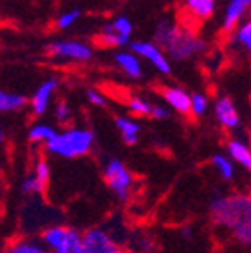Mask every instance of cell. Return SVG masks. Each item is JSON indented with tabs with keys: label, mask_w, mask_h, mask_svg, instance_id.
Instances as JSON below:
<instances>
[{
	"label": "cell",
	"mask_w": 251,
	"mask_h": 253,
	"mask_svg": "<svg viewBox=\"0 0 251 253\" xmlns=\"http://www.w3.org/2000/svg\"><path fill=\"white\" fill-rule=\"evenodd\" d=\"M212 225L230 232L232 239L243 246L251 243V197L248 194L218 195L209 202Z\"/></svg>",
	"instance_id": "obj_1"
},
{
	"label": "cell",
	"mask_w": 251,
	"mask_h": 253,
	"mask_svg": "<svg viewBox=\"0 0 251 253\" xmlns=\"http://www.w3.org/2000/svg\"><path fill=\"white\" fill-rule=\"evenodd\" d=\"M95 144V135L90 128L72 126L56 132L55 137L47 142L46 151L60 158H81L86 157Z\"/></svg>",
	"instance_id": "obj_2"
},
{
	"label": "cell",
	"mask_w": 251,
	"mask_h": 253,
	"mask_svg": "<svg viewBox=\"0 0 251 253\" xmlns=\"http://www.w3.org/2000/svg\"><path fill=\"white\" fill-rule=\"evenodd\" d=\"M162 51H165L176 62H185L208 51V44L206 41L199 39L192 30L176 25L167 42L162 46Z\"/></svg>",
	"instance_id": "obj_3"
},
{
	"label": "cell",
	"mask_w": 251,
	"mask_h": 253,
	"mask_svg": "<svg viewBox=\"0 0 251 253\" xmlns=\"http://www.w3.org/2000/svg\"><path fill=\"white\" fill-rule=\"evenodd\" d=\"M104 181L120 201H128L132 197L135 178L126 164H123L120 158H111L104 164Z\"/></svg>",
	"instance_id": "obj_4"
},
{
	"label": "cell",
	"mask_w": 251,
	"mask_h": 253,
	"mask_svg": "<svg viewBox=\"0 0 251 253\" xmlns=\"http://www.w3.org/2000/svg\"><path fill=\"white\" fill-rule=\"evenodd\" d=\"M81 248L84 253H116L122 246L106 229L91 227L81 234Z\"/></svg>",
	"instance_id": "obj_5"
},
{
	"label": "cell",
	"mask_w": 251,
	"mask_h": 253,
	"mask_svg": "<svg viewBox=\"0 0 251 253\" xmlns=\"http://www.w3.org/2000/svg\"><path fill=\"white\" fill-rule=\"evenodd\" d=\"M46 51L47 55L55 58L76 60V62H86L93 55L91 47L81 41H55L47 44Z\"/></svg>",
	"instance_id": "obj_6"
},
{
	"label": "cell",
	"mask_w": 251,
	"mask_h": 253,
	"mask_svg": "<svg viewBox=\"0 0 251 253\" xmlns=\"http://www.w3.org/2000/svg\"><path fill=\"white\" fill-rule=\"evenodd\" d=\"M51 178V167L46 158H37L34 164V169L27 174L21 181V192L27 195H37L42 194L47 188V183Z\"/></svg>",
	"instance_id": "obj_7"
},
{
	"label": "cell",
	"mask_w": 251,
	"mask_h": 253,
	"mask_svg": "<svg viewBox=\"0 0 251 253\" xmlns=\"http://www.w3.org/2000/svg\"><path fill=\"white\" fill-rule=\"evenodd\" d=\"M130 49L135 56H142L144 60H148L158 72L162 74L169 76L172 72V67H170V62L167 60L165 53L162 51L160 47L155 42H148V41H133L130 42Z\"/></svg>",
	"instance_id": "obj_8"
},
{
	"label": "cell",
	"mask_w": 251,
	"mask_h": 253,
	"mask_svg": "<svg viewBox=\"0 0 251 253\" xmlns=\"http://www.w3.org/2000/svg\"><path fill=\"white\" fill-rule=\"evenodd\" d=\"M214 115L216 120L223 126L225 130H236L241 125V116L237 111L236 104L232 102V99L228 97H220L214 102Z\"/></svg>",
	"instance_id": "obj_9"
},
{
	"label": "cell",
	"mask_w": 251,
	"mask_h": 253,
	"mask_svg": "<svg viewBox=\"0 0 251 253\" xmlns=\"http://www.w3.org/2000/svg\"><path fill=\"white\" fill-rule=\"evenodd\" d=\"M56 88H58V81L56 79H46L42 84L36 90L32 100H28V106H30L34 116H42L46 115V111L49 109V104H51L53 95H55Z\"/></svg>",
	"instance_id": "obj_10"
},
{
	"label": "cell",
	"mask_w": 251,
	"mask_h": 253,
	"mask_svg": "<svg viewBox=\"0 0 251 253\" xmlns=\"http://www.w3.org/2000/svg\"><path fill=\"white\" fill-rule=\"evenodd\" d=\"M74 232L72 227L67 225H49L42 230V234L39 236L41 243L46 246L51 253H55L56 250H60L67 243V239L71 237V234Z\"/></svg>",
	"instance_id": "obj_11"
},
{
	"label": "cell",
	"mask_w": 251,
	"mask_h": 253,
	"mask_svg": "<svg viewBox=\"0 0 251 253\" xmlns=\"http://www.w3.org/2000/svg\"><path fill=\"white\" fill-rule=\"evenodd\" d=\"M162 97L169 109H174L183 116L190 115V93L186 90L179 86H165L162 88Z\"/></svg>",
	"instance_id": "obj_12"
},
{
	"label": "cell",
	"mask_w": 251,
	"mask_h": 253,
	"mask_svg": "<svg viewBox=\"0 0 251 253\" xmlns=\"http://www.w3.org/2000/svg\"><path fill=\"white\" fill-rule=\"evenodd\" d=\"M225 155L230 158L234 166L237 164V166H241L246 170L251 169V150L241 139H230L227 142V153Z\"/></svg>",
	"instance_id": "obj_13"
},
{
	"label": "cell",
	"mask_w": 251,
	"mask_h": 253,
	"mask_svg": "<svg viewBox=\"0 0 251 253\" xmlns=\"http://www.w3.org/2000/svg\"><path fill=\"white\" fill-rule=\"evenodd\" d=\"M251 5V0H230L225 9V16H223V28L225 32H232L234 28L237 27V23L241 21L244 14L248 12Z\"/></svg>",
	"instance_id": "obj_14"
},
{
	"label": "cell",
	"mask_w": 251,
	"mask_h": 253,
	"mask_svg": "<svg viewBox=\"0 0 251 253\" xmlns=\"http://www.w3.org/2000/svg\"><path fill=\"white\" fill-rule=\"evenodd\" d=\"M4 253H51L39 237H18L5 246Z\"/></svg>",
	"instance_id": "obj_15"
},
{
	"label": "cell",
	"mask_w": 251,
	"mask_h": 253,
	"mask_svg": "<svg viewBox=\"0 0 251 253\" xmlns=\"http://www.w3.org/2000/svg\"><path fill=\"white\" fill-rule=\"evenodd\" d=\"M114 62L118 63L122 71L128 76L130 79L142 78V65L139 56H135L132 51H118L114 55Z\"/></svg>",
	"instance_id": "obj_16"
},
{
	"label": "cell",
	"mask_w": 251,
	"mask_h": 253,
	"mask_svg": "<svg viewBox=\"0 0 251 253\" xmlns=\"http://www.w3.org/2000/svg\"><path fill=\"white\" fill-rule=\"evenodd\" d=\"M114 125L118 126L120 134L126 144H137L139 135H141V125L137 120L130 118V116H118L114 120Z\"/></svg>",
	"instance_id": "obj_17"
},
{
	"label": "cell",
	"mask_w": 251,
	"mask_h": 253,
	"mask_svg": "<svg viewBox=\"0 0 251 253\" xmlns=\"http://www.w3.org/2000/svg\"><path fill=\"white\" fill-rule=\"evenodd\" d=\"M28 106V99L21 93L0 90V113H16Z\"/></svg>",
	"instance_id": "obj_18"
},
{
	"label": "cell",
	"mask_w": 251,
	"mask_h": 253,
	"mask_svg": "<svg viewBox=\"0 0 251 253\" xmlns=\"http://www.w3.org/2000/svg\"><path fill=\"white\" fill-rule=\"evenodd\" d=\"M185 9L195 20H208L214 12V0H183Z\"/></svg>",
	"instance_id": "obj_19"
},
{
	"label": "cell",
	"mask_w": 251,
	"mask_h": 253,
	"mask_svg": "<svg viewBox=\"0 0 251 253\" xmlns=\"http://www.w3.org/2000/svg\"><path fill=\"white\" fill-rule=\"evenodd\" d=\"M211 167L214 172L225 181H232L236 178V166L232 164V160L225 153H214L211 157Z\"/></svg>",
	"instance_id": "obj_20"
},
{
	"label": "cell",
	"mask_w": 251,
	"mask_h": 253,
	"mask_svg": "<svg viewBox=\"0 0 251 253\" xmlns=\"http://www.w3.org/2000/svg\"><path fill=\"white\" fill-rule=\"evenodd\" d=\"M55 134L56 130L49 123H34L28 128V141L32 144H42V146H46L47 142L55 137Z\"/></svg>",
	"instance_id": "obj_21"
},
{
	"label": "cell",
	"mask_w": 251,
	"mask_h": 253,
	"mask_svg": "<svg viewBox=\"0 0 251 253\" xmlns=\"http://www.w3.org/2000/svg\"><path fill=\"white\" fill-rule=\"evenodd\" d=\"M98 41H100L104 46H109V47H120V46L130 44L128 37H123V36H120V34H116L109 25H104L102 32H100V36H98Z\"/></svg>",
	"instance_id": "obj_22"
},
{
	"label": "cell",
	"mask_w": 251,
	"mask_h": 253,
	"mask_svg": "<svg viewBox=\"0 0 251 253\" xmlns=\"http://www.w3.org/2000/svg\"><path fill=\"white\" fill-rule=\"evenodd\" d=\"M209 109V100L204 93H193L190 95V115L200 118L204 116Z\"/></svg>",
	"instance_id": "obj_23"
},
{
	"label": "cell",
	"mask_w": 251,
	"mask_h": 253,
	"mask_svg": "<svg viewBox=\"0 0 251 253\" xmlns=\"http://www.w3.org/2000/svg\"><path fill=\"white\" fill-rule=\"evenodd\" d=\"M174 28H176V23H174V21H170V20L158 21L157 28H155V41H157V46L160 47V49H162V46L167 42V39L170 37Z\"/></svg>",
	"instance_id": "obj_24"
},
{
	"label": "cell",
	"mask_w": 251,
	"mask_h": 253,
	"mask_svg": "<svg viewBox=\"0 0 251 253\" xmlns=\"http://www.w3.org/2000/svg\"><path fill=\"white\" fill-rule=\"evenodd\" d=\"M151 107H153V104H149L148 100L141 99V97H132L128 100V111L135 116H149Z\"/></svg>",
	"instance_id": "obj_25"
},
{
	"label": "cell",
	"mask_w": 251,
	"mask_h": 253,
	"mask_svg": "<svg viewBox=\"0 0 251 253\" xmlns=\"http://www.w3.org/2000/svg\"><path fill=\"white\" fill-rule=\"evenodd\" d=\"M107 25H109L116 34H120V36L128 37V39H130V36H132V30H133L132 21H130L126 16H118V18H114V20Z\"/></svg>",
	"instance_id": "obj_26"
},
{
	"label": "cell",
	"mask_w": 251,
	"mask_h": 253,
	"mask_svg": "<svg viewBox=\"0 0 251 253\" xmlns=\"http://www.w3.org/2000/svg\"><path fill=\"white\" fill-rule=\"evenodd\" d=\"M234 39H236L237 44L244 46V49H246V51H250V49H251V23H250V21H244V23L237 28Z\"/></svg>",
	"instance_id": "obj_27"
},
{
	"label": "cell",
	"mask_w": 251,
	"mask_h": 253,
	"mask_svg": "<svg viewBox=\"0 0 251 253\" xmlns=\"http://www.w3.org/2000/svg\"><path fill=\"white\" fill-rule=\"evenodd\" d=\"M55 253H84L81 248V234L78 230L71 234V237L67 239V243L60 250H56Z\"/></svg>",
	"instance_id": "obj_28"
},
{
	"label": "cell",
	"mask_w": 251,
	"mask_h": 253,
	"mask_svg": "<svg viewBox=\"0 0 251 253\" xmlns=\"http://www.w3.org/2000/svg\"><path fill=\"white\" fill-rule=\"evenodd\" d=\"M55 118H56V122L62 123V125L71 123L72 111H71V107H69V104H67L65 100H58V102L55 104Z\"/></svg>",
	"instance_id": "obj_29"
},
{
	"label": "cell",
	"mask_w": 251,
	"mask_h": 253,
	"mask_svg": "<svg viewBox=\"0 0 251 253\" xmlns=\"http://www.w3.org/2000/svg\"><path fill=\"white\" fill-rule=\"evenodd\" d=\"M79 9H72V11H67L63 12V14L58 16V20H56V28H60V30H65V28L72 27V25L78 21L79 18Z\"/></svg>",
	"instance_id": "obj_30"
},
{
	"label": "cell",
	"mask_w": 251,
	"mask_h": 253,
	"mask_svg": "<svg viewBox=\"0 0 251 253\" xmlns=\"http://www.w3.org/2000/svg\"><path fill=\"white\" fill-rule=\"evenodd\" d=\"M151 118L155 120H167L170 116V109L167 106H162V104H157V106L151 107Z\"/></svg>",
	"instance_id": "obj_31"
},
{
	"label": "cell",
	"mask_w": 251,
	"mask_h": 253,
	"mask_svg": "<svg viewBox=\"0 0 251 253\" xmlns=\"http://www.w3.org/2000/svg\"><path fill=\"white\" fill-rule=\"evenodd\" d=\"M86 97H88V100H90L93 106H98V107H104L107 104V100H106V97H104L100 91H97V90H88L86 91Z\"/></svg>",
	"instance_id": "obj_32"
},
{
	"label": "cell",
	"mask_w": 251,
	"mask_h": 253,
	"mask_svg": "<svg viewBox=\"0 0 251 253\" xmlns=\"http://www.w3.org/2000/svg\"><path fill=\"white\" fill-rule=\"evenodd\" d=\"M181 236H183V239H192L193 237V227L192 225H186V227H183L181 229Z\"/></svg>",
	"instance_id": "obj_33"
},
{
	"label": "cell",
	"mask_w": 251,
	"mask_h": 253,
	"mask_svg": "<svg viewBox=\"0 0 251 253\" xmlns=\"http://www.w3.org/2000/svg\"><path fill=\"white\" fill-rule=\"evenodd\" d=\"M2 141H4V130H2V126H0V144H2Z\"/></svg>",
	"instance_id": "obj_34"
},
{
	"label": "cell",
	"mask_w": 251,
	"mask_h": 253,
	"mask_svg": "<svg viewBox=\"0 0 251 253\" xmlns=\"http://www.w3.org/2000/svg\"><path fill=\"white\" fill-rule=\"evenodd\" d=\"M116 253H132V252H130V250H125V248H120Z\"/></svg>",
	"instance_id": "obj_35"
}]
</instances>
